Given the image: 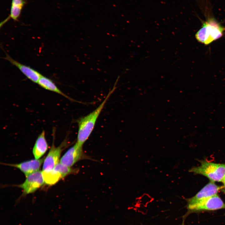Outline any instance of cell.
<instances>
[{
  "label": "cell",
  "mask_w": 225,
  "mask_h": 225,
  "mask_svg": "<svg viewBox=\"0 0 225 225\" xmlns=\"http://www.w3.org/2000/svg\"><path fill=\"white\" fill-rule=\"evenodd\" d=\"M37 83L41 87L46 90L57 93L71 101H75L74 100H73L62 92L51 79L46 77L42 75Z\"/></svg>",
  "instance_id": "13"
},
{
  "label": "cell",
  "mask_w": 225,
  "mask_h": 225,
  "mask_svg": "<svg viewBox=\"0 0 225 225\" xmlns=\"http://www.w3.org/2000/svg\"><path fill=\"white\" fill-rule=\"evenodd\" d=\"M48 148L45 132L43 130L38 136L32 149L33 154L35 159H39L46 152Z\"/></svg>",
  "instance_id": "11"
},
{
  "label": "cell",
  "mask_w": 225,
  "mask_h": 225,
  "mask_svg": "<svg viewBox=\"0 0 225 225\" xmlns=\"http://www.w3.org/2000/svg\"><path fill=\"white\" fill-rule=\"evenodd\" d=\"M45 182L42 172L38 171L28 176L24 182L19 185L25 194L32 193Z\"/></svg>",
  "instance_id": "6"
},
{
  "label": "cell",
  "mask_w": 225,
  "mask_h": 225,
  "mask_svg": "<svg viewBox=\"0 0 225 225\" xmlns=\"http://www.w3.org/2000/svg\"><path fill=\"white\" fill-rule=\"evenodd\" d=\"M222 182L225 187V176L224 177V178L223 179Z\"/></svg>",
  "instance_id": "16"
},
{
  "label": "cell",
  "mask_w": 225,
  "mask_h": 225,
  "mask_svg": "<svg viewBox=\"0 0 225 225\" xmlns=\"http://www.w3.org/2000/svg\"><path fill=\"white\" fill-rule=\"evenodd\" d=\"M222 191L225 194V188H223L222 189Z\"/></svg>",
  "instance_id": "17"
},
{
  "label": "cell",
  "mask_w": 225,
  "mask_h": 225,
  "mask_svg": "<svg viewBox=\"0 0 225 225\" xmlns=\"http://www.w3.org/2000/svg\"><path fill=\"white\" fill-rule=\"evenodd\" d=\"M116 88V85H114L103 101L96 109L87 115L80 118L78 120V130L76 142L79 146L82 147L83 144L89 137L102 109Z\"/></svg>",
  "instance_id": "1"
},
{
  "label": "cell",
  "mask_w": 225,
  "mask_h": 225,
  "mask_svg": "<svg viewBox=\"0 0 225 225\" xmlns=\"http://www.w3.org/2000/svg\"><path fill=\"white\" fill-rule=\"evenodd\" d=\"M225 30L215 19L212 17L208 18L203 22L202 27L195 35L198 42L208 45L221 37Z\"/></svg>",
  "instance_id": "2"
},
{
  "label": "cell",
  "mask_w": 225,
  "mask_h": 225,
  "mask_svg": "<svg viewBox=\"0 0 225 225\" xmlns=\"http://www.w3.org/2000/svg\"><path fill=\"white\" fill-rule=\"evenodd\" d=\"M88 158V156L83 152L82 147L79 146L76 142L63 155L60 162L64 165L71 167L79 161Z\"/></svg>",
  "instance_id": "5"
},
{
  "label": "cell",
  "mask_w": 225,
  "mask_h": 225,
  "mask_svg": "<svg viewBox=\"0 0 225 225\" xmlns=\"http://www.w3.org/2000/svg\"><path fill=\"white\" fill-rule=\"evenodd\" d=\"M214 182L211 181L193 197L188 199L187 205L195 204L197 202L217 194L220 189L223 188L216 185Z\"/></svg>",
  "instance_id": "7"
},
{
  "label": "cell",
  "mask_w": 225,
  "mask_h": 225,
  "mask_svg": "<svg viewBox=\"0 0 225 225\" xmlns=\"http://www.w3.org/2000/svg\"><path fill=\"white\" fill-rule=\"evenodd\" d=\"M65 143L64 142L58 147L52 145L43 162L42 171L49 172L52 170L59 162L60 155L62 148L66 145Z\"/></svg>",
  "instance_id": "8"
},
{
  "label": "cell",
  "mask_w": 225,
  "mask_h": 225,
  "mask_svg": "<svg viewBox=\"0 0 225 225\" xmlns=\"http://www.w3.org/2000/svg\"><path fill=\"white\" fill-rule=\"evenodd\" d=\"M42 172L45 182L49 185L55 184L62 178L61 175L54 169L49 172Z\"/></svg>",
  "instance_id": "14"
},
{
  "label": "cell",
  "mask_w": 225,
  "mask_h": 225,
  "mask_svg": "<svg viewBox=\"0 0 225 225\" xmlns=\"http://www.w3.org/2000/svg\"><path fill=\"white\" fill-rule=\"evenodd\" d=\"M26 3L25 0H12L9 16L1 22V26L7 22L10 18L14 21H18L22 10Z\"/></svg>",
  "instance_id": "12"
},
{
  "label": "cell",
  "mask_w": 225,
  "mask_h": 225,
  "mask_svg": "<svg viewBox=\"0 0 225 225\" xmlns=\"http://www.w3.org/2000/svg\"><path fill=\"white\" fill-rule=\"evenodd\" d=\"M191 211L214 210L225 208V204L217 194L202 200L192 205H187Z\"/></svg>",
  "instance_id": "4"
},
{
  "label": "cell",
  "mask_w": 225,
  "mask_h": 225,
  "mask_svg": "<svg viewBox=\"0 0 225 225\" xmlns=\"http://www.w3.org/2000/svg\"><path fill=\"white\" fill-rule=\"evenodd\" d=\"M5 57L3 59L8 61L12 65L15 66L25 75L27 78L32 82L38 83L42 75L36 70L29 67L23 65L14 60L5 52Z\"/></svg>",
  "instance_id": "9"
},
{
  "label": "cell",
  "mask_w": 225,
  "mask_h": 225,
  "mask_svg": "<svg viewBox=\"0 0 225 225\" xmlns=\"http://www.w3.org/2000/svg\"><path fill=\"white\" fill-rule=\"evenodd\" d=\"M44 158L28 160L22 163L11 165L19 169L27 177L38 171L44 162Z\"/></svg>",
  "instance_id": "10"
},
{
  "label": "cell",
  "mask_w": 225,
  "mask_h": 225,
  "mask_svg": "<svg viewBox=\"0 0 225 225\" xmlns=\"http://www.w3.org/2000/svg\"><path fill=\"white\" fill-rule=\"evenodd\" d=\"M53 169L61 175L62 178L69 174L77 173L78 171L77 169L71 168L61 164L60 162L55 166Z\"/></svg>",
  "instance_id": "15"
},
{
  "label": "cell",
  "mask_w": 225,
  "mask_h": 225,
  "mask_svg": "<svg viewBox=\"0 0 225 225\" xmlns=\"http://www.w3.org/2000/svg\"><path fill=\"white\" fill-rule=\"evenodd\" d=\"M189 172L204 175L213 182H221L225 176V164L202 161L201 165L192 168Z\"/></svg>",
  "instance_id": "3"
}]
</instances>
